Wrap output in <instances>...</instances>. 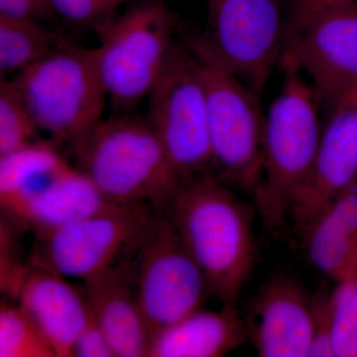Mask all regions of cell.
<instances>
[{
    "instance_id": "603a6c76",
    "label": "cell",
    "mask_w": 357,
    "mask_h": 357,
    "mask_svg": "<svg viewBox=\"0 0 357 357\" xmlns=\"http://www.w3.org/2000/svg\"><path fill=\"white\" fill-rule=\"evenodd\" d=\"M328 311L335 357H357V277L338 282Z\"/></svg>"
},
{
    "instance_id": "6da1fadb",
    "label": "cell",
    "mask_w": 357,
    "mask_h": 357,
    "mask_svg": "<svg viewBox=\"0 0 357 357\" xmlns=\"http://www.w3.org/2000/svg\"><path fill=\"white\" fill-rule=\"evenodd\" d=\"M164 217L203 272L211 297L237 307L256 256L250 208L213 176L185 181Z\"/></svg>"
},
{
    "instance_id": "5b68a950",
    "label": "cell",
    "mask_w": 357,
    "mask_h": 357,
    "mask_svg": "<svg viewBox=\"0 0 357 357\" xmlns=\"http://www.w3.org/2000/svg\"><path fill=\"white\" fill-rule=\"evenodd\" d=\"M165 1L144 0L98 30L96 65L112 109L130 114L149 95L177 42Z\"/></svg>"
},
{
    "instance_id": "44dd1931",
    "label": "cell",
    "mask_w": 357,
    "mask_h": 357,
    "mask_svg": "<svg viewBox=\"0 0 357 357\" xmlns=\"http://www.w3.org/2000/svg\"><path fill=\"white\" fill-rule=\"evenodd\" d=\"M0 357H57L34 319L7 298L0 304Z\"/></svg>"
},
{
    "instance_id": "e0dca14e",
    "label": "cell",
    "mask_w": 357,
    "mask_h": 357,
    "mask_svg": "<svg viewBox=\"0 0 357 357\" xmlns=\"http://www.w3.org/2000/svg\"><path fill=\"white\" fill-rule=\"evenodd\" d=\"M237 307L202 309L167 326L152 337L147 357H218L248 340Z\"/></svg>"
},
{
    "instance_id": "5bb4252c",
    "label": "cell",
    "mask_w": 357,
    "mask_h": 357,
    "mask_svg": "<svg viewBox=\"0 0 357 357\" xmlns=\"http://www.w3.org/2000/svg\"><path fill=\"white\" fill-rule=\"evenodd\" d=\"M244 323L258 356L310 357L314 335L312 300L291 277H273L262 285Z\"/></svg>"
},
{
    "instance_id": "2e32d148",
    "label": "cell",
    "mask_w": 357,
    "mask_h": 357,
    "mask_svg": "<svg viewBox=\"0 0 357 357\" xmlns=\"http://www.w3.org/2000/svg\"><path fill=\"white\" fill-rule=\"evenodd\" d=\"M83 282L89 309L116 357L147 356L149 333L129 279L126 255Z\"/></svg>"
},
{
    "instance_id": "ba28073f",
    "label": "cell",
    "mask_w": 357,
    "mask_h": 357,
    "mask_svg": "<svg viewBox=\"0 0 357 357\" xmlns=\"http://www.w3.org/2000/svg\"><path fill=\"white\" fill-rule=\"evenodd\" d=\"M147 100V121L181 177L213 176L206 86L188 44L177 42Z\"/></svg>"
},
{
    "instance_id": "ac0fdd59",
    "label": "cell",
    "mask_w": 357,
    "mask_h": 357,
    "mask_svg": "<svg viewBox=\"0 0 357 357\" xmlns=\"http://www.w3.org/2000/svg\"><path fill=\"white\" fill-rule=\"evenodd\" d=\"M310 261L337 282L357 277V183L338 195L304 232Z\"/></svg>"
},
{
    "instance_id": "d4e9b609",
    "label": "cell",
    "mask_w": 357,
    "mask_h": 357,
    "mask_svg": "<svg viewBox=\"0 0 357 357\" xmlns=\"http://www.w3.org/2000/svg\"><path fill=\"white\" fill-rule=\"evenodd\" d=\"M347 4H357V0H292L287 16L285 50L314 15L326 9Z\"/></svg>"
},
{
    "instance_id": "9a60e30c",
    "label": "cell",
    "mask_w": 357,
    "mask_h": 357,
    "mask_svg": "<svg viewBox=\"0 0 357 357\" xmlns=\"http://www.w3.org/2000/svg\"><path fill=\"white\" fill-rule=\"evenodd\" d=\"M39 326L57 357H70L89 316L83 289L38 267L30 266L16 300Z\"/></svg>"
},
{
    "instance_id": "d6986e66",
    "label": "cell",
    "mask_w": 357,
    "mask_h": 357,
    "mask_svg": "<svg viewBox=\"0 0 357 357\" xmlns=\"http://www.w3.org/2000/svg\"><path fill=\"white\" fill-rule=\"evenodd\" d=\"M67 40L44 21L0 15L1 79L36 64Z\"/></svg>"
},
{
    "instance_id": "f1b7e54d",
    "label": "cell",
    "mask_w": 357,
    "mask_h": 357,
    "mask_svg": "<svg viewBox=\"0 0 357 357\" xmlns=\"http://www.w3.org/2000/svg\"><path fill=\"white\" fill-rule=\"evenodd\" d=\"M110 1H112V3L117 8V7L121 6V4H123L124 2L128 1V0H110Z\"/></svg>"
},
{
    "instance_id": "83f0119b",
    "label": "cell",
    "mask_w": 357,
    "mask_h": 357,
    "mask_svg": "<svg viewBox=\"0 0 357 357\" xmlns=\"http://www.w3.org/2000/svg\"><path fill=\"white\" fill-rule=\"evenodd\" d=\"M0 15L44 22L55 18L50 0H0Z\"/></svg>"
},
{
    "instance_id": "9c48e42d",
    "label": "cell",
    "mask_w": 357,
    "mask_h": 357,
    "mask_svg": "<svg viewBox=\"0 0 357 357\" xmlns=\"http://www.w3.org/2000/svg\"><path fill=\"white\" fill-rule=\"evenodd\" d=\"M201 65L208 100L213 177L253 196L264 165L266 116L258 93L229 73Z\"/></svg>"
},
{
    "instance_id": "277c9868",
    "label": "cell",
    "mask_w": 357,
    "mask_h": 357,
    "mask_svg": "<svg viewBox=\"0 0 357 357\" xmlns=\"http://www.w3.org/2000/svg\"><path fill=\"white\" fill-rule=\"evenodd\" d=\"M11 79L40 130L61 144L76 146L102 121L107 95L95 48L67 40Z\"/></svg>"
},
{
    "instance_id": "cb8c5ba5",
    "label": "cell",
    "mask_w": 357,
    "mask_h": 357,
    "mask_svg": "<svg viewBox=\"0 0 357 357\" xmlns=\"http://www.w3.org/2000/svg\"><path fill=\"white\" fill-rule=\"evenodd\" d=\"M50 6L55 18L96 33L116 16L110 0H50Z\"/></svg>"
},
{
    "instance_id": "30bf717a",
    "label": "cell",
    "mask_w": 357,
    "mask_h": 357,
    "mask_svg": "<svg viewBox=\"0 0 357 357\" xmlns=\"http://www.w3.org/2000/svg\"><path fill=\"white\" fill-rule=\"evenodd\" d=\"M154 215L146 208H131L36 234L28 263L64 278L86 280L123 257Z\"/></svg>"
},
{
    "instance_id": "7c38bea8",
    "label": "cell",
    "mask_w": 357,
    "mask_h": 357,
    "mask_svg": "<svg viewBox=\"0 0 357 357\" xmlns=\"http://www.w3.org/2000/svg\"><path fill=\"white\" fill-rule=\"evenodd\" d=\"M0 206L4 218L18 231L33 230L35 236L91 215L140 208L112 203L83 171L68 162L32 178L0 199Z\"/></svg>"
},
{
    "instance_id": "8fae6325",
    "label": "cell",
    "mask_w": 357,
    "mask_h": 357,
    "mask_svg": "<svg viewBox=\"0 0 357 357\" xmlns=\"http://www.w3.org/2000/svg\"><path fill=\"white\" fill-rule=\"evenodd\" d=\"M306 73L321 105L333 109L357 91V4L326 9L307 21L280 60Z\"/></svg>"
},
{
    "instance_id": "8992f818",
    "label": "cell",
    "mask_w": 357,
    "mask_h": 357,
    "mask_svg": "<svg viewBox=\"0 0 357 357\" xmlns=\"http://www.w3.org/2000/svg\"><path fill=\"white\" fill-rule=\"evenodd\" d=\"M281 0H208L202 34L187 42L195 57L237 77L259 95L285 49Z\"/></svg>"
},
{
    "instance_id": "52a82bcc",
    "label": "cell",
    "mask_w": 357,
    "mask_h": 357,
    "mask_svg": "<svg viewBox=\"0 0 357 357\" xmlns=\"http://www.w3.org/2000/svg\"><path fill=\"white\" fill-rule=\"evenodd\" d=\"M126 260L150 342L211 297L203 272L164 215L151 218Z\"/></svg>"
},
{
    "instance_id": "7402d4cb",
    "label": "cell",
    "mask_w": 357,
    "mask_h": 357,
    "mask_svg": "<svg viewBox=\"0 0 357 357\" xmlns=\"http://www.w3.org/2000/svg\"><path fill=\"white\" fill-rule=\"evenodd\" d=\"M40 128L13 79L0 82V156L40 139Z\"/></svg>"
},
{
    "instance_id": "3957f363",
    "label": "cell",
    "mask_w": 357,
    "mask_h": 357,
    "mask_svg": "<svg viewBox=\"0 0 357 357\" xmlns=\"http://www.w3.org/2000/svg\"><path fill=\"white\" fill-rule=\"evenodd\" d=\"M281 93L265 119L264 165L253 195L265 229H280L311 170L321 132L318 98L296 68L283 67Z\"/></svg>"
},
{
    "instance_id": "4dcf8cb0",
    "label": "cell",
    "mask_w": 357,
    "mask_h": 357,
    "mask_svg": "<svg viewBox=\"0 0 357 357\" xmlns=\"http://www.w3.org/2000/svg\"><path fill=\"white\" fill-rule=\"evenodd\" d=\"M161 1H165V0H161Z\"/></svg>"
},
{
    "instance_id": "7a4b0ae2",
    "label": "cell",
    "mask_w": 357,
    "mask_h": 357,
    "mask_svg": "<svg viewBox=\"0 0 357 357\" xmlns=\"http://www.w3.org/2000/svg\"><path fill=\"white\" fill-rule=\"evenodd\" d=\"M72 149L77 168L119 206L162 215L185 182L146 116L133 112L102 119Z\"/></svg>"
},
{
    "instance_id": "4316f807",
    "label": "cell",
    "mask_w": 357,
    "mask_h": 357,
    "mask_svg": "<svg viewBox=\"0 0 357 357\" xmlns=\"http://www.w3.org/2000/svg\"><path fill=\"white\" fill-rule=\"evenodd\" d=\"M314 310V335L310 351L312 357H335L331 335L328 296L323 295L312 300Z\"/></svg>"
},
{
    "instance_id": "f546056e",
    "label": "cell",
    "mask_w": 357,
    "mask_h": 357,
    "mask_svg": "<svg viewBox=\"0 0 357 357\" xmlns=\"http://www.w3.org/2000/svg\"><path fill=\"white\" fill-rule=\"evenodd\" d=\"M351 98H354V100H356L357 102V91H356V93H354V95L351 96Z\"/></svg>"
},
{
    "instance_id": "4fadbf2b",
    "label": "cell",
    "mask_w": 357,
    "mask_h": 357,
    "mask_svg": "<svg viewBox=\"0 0 357 357\" xmlns=\"http://www.w3.org/2000/svg\"><path fill=\"white\" fill-rule=\"evenodd\" d=\"M356 182L357 102L349 98L332 109L289 217L303 234L338 195Z\"/></svg>"
},
{
    "instance_id": "484cf974",
    "label": "cell",
    "mask_w": 357,
    "mask_h": 357,
    "mask_svg": "<svg viewBox=\"0 0 357 357\" xmlns=\"http://www.w3.org/2000/svg\"><path fill=\"white\" fill-rule=\"evenodd\" d=\"M72 356L116 357L109 338L93 317L91 309L88 321L75 342Z\"/></svg>"
},
{
    "instance_id": "ffe728a7",
    "label": "cell",
    "mask_w": 357,
    "mask_h": 357,
    "mask_svg": "<svg viewBox=\"0 0 357 357\" xmlns=\"http://www.w3.org/2000/svg\"><path fill=\"white\" fill-rule=\"evenodd\" d=\"M61 143L49 138L0 156V199H6L26 183L65 164Z\"/></svg>"
}]
</instances>
